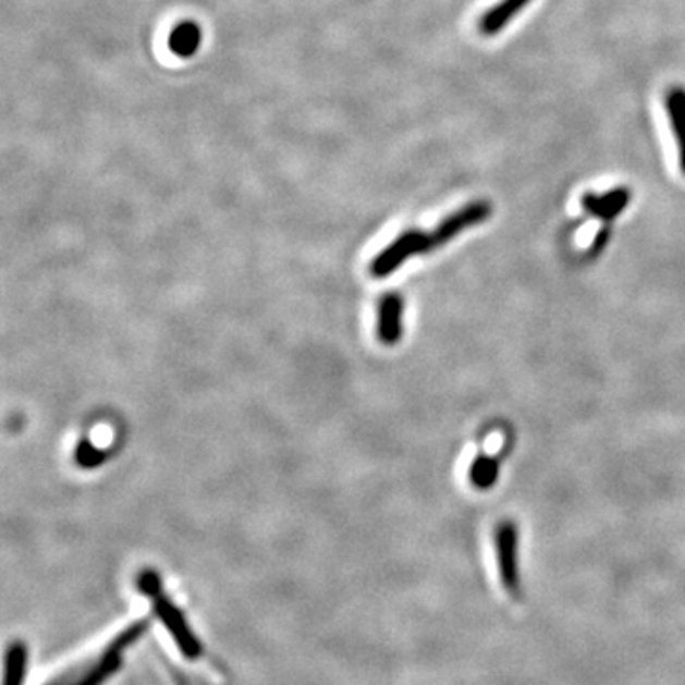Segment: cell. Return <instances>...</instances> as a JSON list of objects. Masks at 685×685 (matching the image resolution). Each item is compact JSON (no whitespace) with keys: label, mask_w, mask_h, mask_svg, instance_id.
Masks as SVG:
<instances>
[{"label":"cell","mask_w":685,"mask_h":685,"mask_svg":"<svg viewBox=\"0 0 685 685\" xmlns=\"http://www.w3.org/2000/svg\"><path fill=\"white\" fill-rule=\"evenodd\" d=\"M137 587L142 588V592L151 600L157 617L172 633L173 640L178 644V648L185 653V657L188 659L200 657L203 646H200V641L196 640L195 634L191 633L187 621L181 615V611L164 595L159 573L152 572V570H145V572L139 573Z\"/></svg>","instance_id":"obj_1"},{"label":"cell","mask_w":685,"mask_h":685,"mask_svg":"<svg viewBox=\"0 0 685 685\" xmlns=\"http://www.w3.org/2000/svg\"><path fill=\"white\" fill-rule=\"evenodd\" d=\"M519 531L513 519H503L496 527V556H498L499 579L514 600L522 596L519 579Z\"/></svg>","instance_id":"obj_3"},{"label":"cell","mask_w":685,"mask_h":685,"mask_svg":"<svg viewBox=\"0 0 685 685\" xmlns=\"http://www.w3.org/2000/svg\"><path fill=\"white\" fill-rule=\"evenodd\" d=\"M27 666V649L22 641H14L7 653V672H4V685H23Z\"/></svg>","instance_id":"obj_12"},{"label":"cell","mask_w":685,"mask_h":685,"mask_svg":"<svg viewBox=\"0 0 685 685\" xmlns=\"http://www.w3.org/2000/svg\"><path fill=\"white\" fill-rule=\"evenodd\" d=\"M76 465L81 468H98L107 461V452L91 444L90 440L83 438L75 450Z\"/></svg>","instance_id":"obj_13"},{"label":"cell","mask_w":685,"mask_h":685,"mask_svg":"<svg viewBox=\"0 0 685 685\" xmlns=\"http://www.w3.org/2000/svg\"><path fill=\"white\" fill-rule=\"evenodd\" d=\"M404 299L400 294H384L377 307V338L383 345L400 343L404 332Z\"/></svg>","instance_id":"obj_6"},{"label":"cell","mask_w":685,"mask_h":685,"mask_svg":"<svg viewBox=\"0 0 685 685\" xmlns=\"http://www.w3.org/2000/svg\"><path fill=\"white\" fill-rule=\"evenodd\" d=\"M531 0H501L490 12H486L480 22V30L484 35H498L499 30L505 29L509 23L529 4Z\"/></svg>","instance_id":"obj_10"},{"label":"cell","mask_w":685,"mask_h":685,"mask_svg":"<svg viewBox=\"0 0 685 685\" xmlns=\"http://www.w3.org/2000/svg\"><path fill=\"white\" fill-rule=\"evenodd\" d=\"M580 204L590 216L610 221V219L617 218L619 213L631 204V191L625 187H617L611 188L603 195L587 193L583 196Z\"/></svg>","instance_id":"obj_7"},{"label":"cell","mask_w":685,"mask_h":685,"mask_svg":"<svg viewBox=\"0 0 685 685\" xmlns=\"http://www.w3.org/2000/svg\"><path fill=\"white\" fill-rule=\"evenodd\" d=\"M499 478V461L491 455H478L468 468V480L476 490L486 491L493 488Z\"/></svg>","instance_id":"obj_11"},{"label":"cell","mask_w":685,"mask_h":685,"mask_svg":"<svg viewBox=\"0 0 685 685\" xmlns=\"http://www.w3.org/2000/svg\"><path fill=\"white\" fill-rule=\"evenodd\" d=\"M491 216V204L488 200H475L450 213L440 225L429 233L432 249L444 246L448 242L460 236L468 227L480 225Z\"/></svg>","instance_id":"obj_5"},{"label":"cell","mask_w":685,"mask_h":685,"mask_svg":"<svg viewBox=\"0 0 685 685\" xmlns=\"http://www.w3.org/2000/svg\"><path fill=\"white\" fill-rule=\"evenodd\" d=\"M430 249L432 246H430L429 233L419 229H409L406 233L400 234L396 241H392L381 254H377L376 259L369 265V272L376 279H387L389 274L406 264L409 257L427 254Z\"/></svg>","instance_id":"obj_4"},{"label":"cell","mask_w":685,"mask_h":685,"mask_svg":"<svg viewBox=\"0 0 685 685\" xmlns=\"http://www.w3.org/2000/svg\"><path fill=\"white\" fill-rule=\"evenodd\" d=\"M664 106L669 111V119H671L672 130L676 136V144H678L680 167L685 173V88L674 86L666 91Z\"/></svg>","instance_id":"obj_9"},{"label":"cell","mask_w":685,"mask_h":685,"mask_svg":"<svg viewBox=\"0 0 685 685\" xmlns=\"http://www.w3.org/2000/svg\"><path fill=\"white\" fill-rule=\"evenodd\" d=\"M203 45V29L195 22H181L173 27L168 46L178 58H193Z\"/></svg>","instance_id":"obj_8"},{"label":"cell","mask_w":685,"mask_h":685,"mask_svg":"<svg viewBox=\"0 0 685 685\" xmlns=\"http://www.w3.org/2000/svg\"><path fill=\"white\" fill-rule=\"evenodd\" d=\"M145 631H147V621L134 623V625L129 626L124 633L119 634V636L111 641V646L106 649V653L99 657L98 661H94V663L88 664V666H84L78 678H76L75 674L73 678H71V676H63V678L56 680V682L65 685H103V682H107V680L113 676L114 672L119 671L124 651H126L134 641L139 640V636H142Z\"/></svg>","instance_id":"obj_2"}]
</instances>
